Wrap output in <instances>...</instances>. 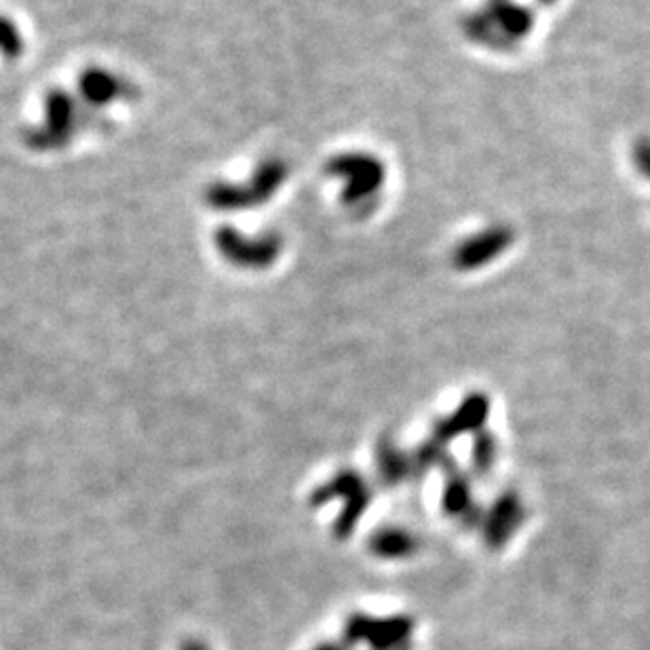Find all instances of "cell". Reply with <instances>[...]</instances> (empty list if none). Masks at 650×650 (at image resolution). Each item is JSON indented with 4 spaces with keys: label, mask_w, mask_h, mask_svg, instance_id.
Masks as SVG:
<instances>
[{
    "label": "cell",
    "mask_w": 650,
    "mask_h": 650,
    "mask_svg": "<svg viewBox=\"0 0 650 650\" xmlns=\"http://www.w3.org/2000/svg\"><path fill=\"white\" fill-rule=\"evenodd\" d=\"M534 28V13L513 0H488L465 17L463 30L473 43L492 51H511Z\"/></svg>",
    "instance_id": "cell-1"
},
{
    "label": "cell",
    "mask_w": 650,
    "mask_h": 650,
    "mask_svg": "<svg viewBox=\"0 0 650 650\" xmlns=\"http://www.w3.org/2000/svg\"><path fill=\"white\" fill-rule=\"evenodd\" d=\"M325 174L342 182L340 199L359 216L372 212L387 180L385 165L374 155H368V152H344V155H336L325 165Z\"/></svg>",
    "instance_id": "cell-2"
},
{
    "label": "cell",
    "mask_w": 650,
    "mask_h": 650,
    "mask_svg": "<svg viewBox=\"0 0 650 650\" xmlns=\"http://www.w3.org/2000/svg\"><path fill=\"white\" fill-rule=\"evenodd\" d=\"M328 501H342L340 515L334 522V534L338 539H349L357 524L361 522L363 513L370 507L372 490L357 471L344 469L330 477V480L319 486L311 496L313 507H321Z\"/></svg>",
    "instance_id": "cell-3"
},
{
    "label": "cell",
    "mask_w": 650,
    "mask_h": 650,
    "mask_svg": "<svg viewBox=\"0 0 650 650\" xmlns=\"http://www.w3.org/2000/svg\"><path fill=\"white\" fill-rule=\"evenodd\" d=\"M285 180H288V165L281 159H269L254 171L252 180L247 184L216 186L209 195V201L220 209H228V212L262 205L277 193Z\"/></svg>",
    "instance_id": "cell-4"
},
{
    "label": "cell",
    "mask_w": 650,
    "mask_h": 650,
    "mask_svg": "<svg viewBox=\"0 0 650 650\" xmlns=\"http://www.w3.org/2000/svg\"><path fill=\"white\" fill-rule=\"evenodd\" d=\"M218 247L228 262L241 269H269L283 252V239L277 233H266L262 237H245L233 228H224L218 235Z\"/></svg>",
    "instance_id": "cell-5"
},
{
    "label": "cell",
    "mask_w": 650,
    "mask_h": 650,
    "mask_svg": "<svg viewBox=\"0 0 650 650\" xmlns=\"http://www.w3.org/2000/svg\"><path fill=\"white\" fill-rule=\"evenodd\" d=\"M513 239H515L513 231L505 224L484 228V231L467 237L465 241H461L454 247L452 252L454 269L465 273L484 269V266H488L490 262H494L509 250Z\"/></svg>",
    "instance_id": "cell-6"
},
{
    "label": "cell",
    "mask_w": 650,
    "mask_h": 650,
    "mask_svg": "<svg viewBox=\"0 0 650 650\" xmlns=\"http://www.w3.org/2000/svg\"><path fill=\"white\" fill-rule=\"evenodd\" d=\"M526 520V507L515 492H503L482 518V534L490 549H503Z\"/></svg>",
    "instance_id": "cell-7"
},
{
    "label": "cell",
    "mask_w": 650,
    "mask_h": 650,
    "mask_svg": "<svg viewBox=\"0 0 650 650\" xmlns=\"http://www.w3.org/2000/svg\"><path fill=\"white\" fill-rule=\"evenodd\" d=\"M490 414V399L486 393H471L465 397V401L458 404V408L450 414L444 416L439 423L433 427V442L442 444L448 448L452 439L461 437L465 433H480L486 425Z\"/></svg>",
    "instance_id": "cell-8"
},
{
    "label": "cell",
    "mask_w": 650,
    "mask_h": 650,
    "mask_svg": "<svg viewBox=\"0 0 650 650\" xmlns=\"http://www.w3.org/2000/svg\"><path fill=\"white\" fill-rule=\"evenodd\" d=\"M442 507L450 515V518L465 524L467 528L482 524L484 513L480 511V507H477L475 501H473L471 484H469V480L465 475L456 473V469L446 473Z\"/></svg>",
    "instance_id": "cell-9"
},
{
    "label": "cell",
    "mask_w": 650,
    "mask_h": 650,
    "mask_svg": "<svg viewBox=\"0 0 650 650\" xmlns=\"http://www.w3.org/2000/svg\"><path fill=\"white\" fill-rule=\"evenodd\" d=\"M376 471L385 486H401L410 482L416 471L414 456L406 454L391 439H382L376 446Z\"/></svg>",
    "instance_id": "cell-10"
},
{
    "label": "cell",
    "mask_w": 650,
    "mask_h": 650,
    "mask_svg": "<svg viewBox=\"0 0 650 650\" xmlns=\"http://www.w3.org/2000/svg\"><path fill=\"white\" fill-rule=\"evenodd\" d=\"M368 547L380 560H404L416 553L418 539L404 526H382L372 532Z\"/></svg>",
    "instance_id": "cell-11"
},
{
    "label": "cell",
    "mask_w": 650,
    "mask_h": 650,
    "mask_svg": "<svg viewBox=\"0 0 650 650\" xmlns=\"http://www.w3.org/2000/svg\"><path fill=\"white\" fill-rule=\"evenodd\" d=\"M496 458H499V442L496 437L482 429L475 435L471 446V469L475 475H486L492 471Z\"/></svg>",
    "instance_id": "cell-12"
},
{
    "label": "cell",
    "mask_w": 650,
    "mask_h": 650,
    "mask_svg": "<svg viewBox=\"0 0 650 650\" xmlns=\"http://www.w3.org/2000/svg\"><path fill=\"white\" fill-rule=\"evenodd\" d=\"M636 163L642 174L650 178V140H640V144L636 146Z\"/></svg>",
    "instance_id": "cell-13"
},
{
    "label": "cell",
    "mask_w": 650,
    "mask_h": 650,
    "mask_svg": "<svg viewBox=\"0 0 650 650\" xmlns=\"http://www.w3.org/2000/svg\"><path fill=\"white\" fill-rule=\"evenodd\" d=\"M541 5H551V3H556V0H539Z\"/></svg>",
    "instance_id": "cell-14"
}]
</instances>
